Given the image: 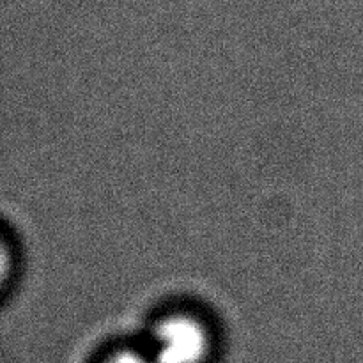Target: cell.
Returning <instances> with one entry per match:
<instances>
[{"label":"cell","mask_w":363,"mask_h":363,"mask_svg":"<svg viewBox=\"0 0 363 363\" xmlns=\"http://www.w3.org/2000/svg\"><path fill=\"white\" fill-rule=\"evenodd\" d=\"M106 363H156L155 360L142 357V354L133 353V351H121V353L113 354Z\"/></svg>","instance_id":"2"},{"label":"cell","mask_w":363,"mask_h":363,"mask_svg":"<svg viewBox=\"0 0 363 363\" xmlns=\"http://www.w3.org/2000/svg\"><path fill=\"white\" fill-rule=\"evenodd\" d=\"M211 350L208 328L191 315H172L155 332L156 363H204Z\"/></svg>","instance_id":"1"}]
</instances>
